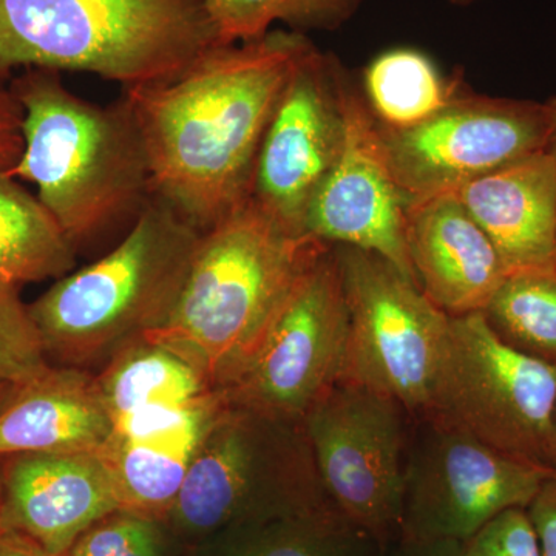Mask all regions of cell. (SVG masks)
Returning a JSON list of instances; mask_svg holds the SVG:
<instances>
[{"mask_svg":"<svg viewBox=\"0 0 556 556\" xmlns=\"http://www.w3.org/2000/svg\"><path fill=\"white\" fill-rule=\"evenodd\" d=\"M0 556H67L51 554L33 541L31 538L22 535V533L9 532L3 530L0 533Z\"/></svg>","mask_w":556,"mask_h":556,"instance_id":"1f68e13d","label":"cell"},{"mask_svg":"<svg viewBox=\"0 0 556 556\" xmlns=\"http://www.w3.org/2000/svg\"><path fill=\"white\" fill-rule=\"evenodd\" d=\"M383 556H464L463 543L457 541L399 540Z\"/></svg>","mask_w":556,"mask_h":556,"instance_id":"4dcf8cb0","label":"cell"},{"mask_svg":"<svg viewBox=\"0 0 556 556\" xmlns=\"http://www.w3.org/2000/svg\"><path fill=\"white\" fill-rule=\"evenodd\" d=\"M556 368L506 345L484 314L450 317L433 415L508 456L552 467Z\"/></svg>","mask_w":556,"mask_h":556,"instance_id":"52a82bcc","label":"cell"},{"mask_svg":"<svg viewBox=\"0 0 556 556\" xmlns=\"http://www.w3.org/2000/svg\"><path fill=\"white\" fill-rule=\"evenodd\" d=\"M464 556H543L527 508H508L463 543Z\"/></svg>","mask_w":556,"mask_h":556,"instance_id":"83f0119b","label":"cell"},{"mask_svg":"<svg viewBox=\"0 0 556 556\" xmlns=\"http://www.w3.org/2000/svg\"><path fill=\"white\" fill-rule=\"evenodd\" d=\"M20 386L21 383L16 382V380L0 375V413L10 404L11 399H13L16 391L20 390Z\"/></svg>","mask_w":556,"mask_h":556,"instance_id":"d6a6232c","label":"cell"},{"mask_svg":"<svg viewBox=\"0 0 556 556\" xmlns=\"http://www.w3.org/2000/svg\"><path fill=\"white\" fill-rule=\"evenodd\" d=\"M551 102L460 97L407 130L380 127L388 163L409 204L456 192L490 172L546 150Z\"/></svg>","mask_w":556,"mask_h":556,"instance_id":"7c38bea8","label":"cell"},{"mask_svg":"<svg viewBox=\"0 0 556 556\" xmlns=\"http://www.w3.org/2000/svg\"><path fill=\"white\" fill-rule=\"evenodd\" d=\"M437 62L415 47H393L364 72V100L380 127L407 130L426 123L456 97Z\"/></svg>","mask_w":556,"mask_h":556,"instance_id":"603a6c76","label":"cell"},{"mask_svg":"<svg viewBox=\"0 0 556 556\" xmlns=\"http://www.w3.org/2000/svg\"><path fill=\"white\" fill-rule=\"evenodd\" d=\"M112 433L97 372L50 365L38 378L21 383L0 413V457L101 452Z\"/></svg>","mask_w":556,"mask_h":556,"instance_id":"d6986e66","label":"cell"},{"mask_svg":"<svg viewBox=\"0 0 556 556\" xmlns=\"http://www.w3.org/2000/svg\"><path fill=\"white\" fill-rule=\"evenodd\" d=\"M482 314L506 345L556 368V270L507 276Z\"/></svg>","mask_w":556,"mask_h":556,"instance_id":"cb8c5ba5","label":"cell"},{"mask_svg":"<svg viewBox=\"0 0 556 556\" xmlns=\"http://www.w3.org/2000/svg\"><path fill=\"white\" fill-rule=\"evenodd\" d=\"M412 422L396 399L350 382L329 388L303 419L329 503L383 548L401 540Z\"/></svg>","mask_w":556,"mask_h":556,"instance_id":"9c48e42d","label":"cell"},{"mask_svg":"<svg viewBox=\"0 0 556 556\" xmlns=\"http://www.w3.org/2000/svg\"><path fill=\"white\" fill-rule=\"evenodd\" d=\"M2 532H3L2 527H0V533H2Z\"/></svg>","mask_w":556,"mask_h":556,"instance_id":"8d00e7d4","label":"cell"},{"mask_svg":"<svg viewBox=\"0 0 556 556\" xmlns=\"http://www.w3.org/2000/svg\"><path fill=\"white\" fill-rule=\"evenodd\" d=\"M175 544L163 521L118 508L89 527L67 556H172Z\"/></svg>","mask_w":556,"mask_h":556,"instance_id":"484cf974","label":"cell"},{"mask_svg":"<svg viewBox=\"0 0 556 556\" xmlns=\"http://www.w3.org/2000/svg\"><path fill=\"white\" fill-rule=\"evenodd\" d=\"M203 230L152 195L109 254L28 305L51 365L102 368L170 316Z\"/></svg>","mask_w":556,"mask_h":556,"instance_id":"277c9868","label":"cell"},{"mask_svg":"<svg viewBox=\"0 0 556 556\" xmlns=\"http://www.w3.org/2000/svg\"><path fill=\"white\" fill-rule=\"evenodd\" d=\"M552 473L437 416L413 417L401 540L466 543L508 508H527Z\"/></svg>","mask_w":556,"mask_h":556,"instance_id":"30bf717a","label":"cell"},{"mask_svg":"<svg viewBox=\"0 0 556 556\" xmlns=\"http://www.w3.org/2000/svg\"><path fill=\"white\" fill-rule=\"evenodd\" d=\"M217 46L204 0H0V80L49 68L144 86Z\"/></svg>","mask_w":556,"mask_h":556,"instance_id":"5b68a950","label":"cell"},{"mask_svg":"<svg viewBox=\"0 0 556 556\" xmlns=\"http://www.w3.org/2000/svg\"><path fill=\"white\" fill-rule=\"evenodd\" d=\"M552 467L556 471V408L554 416V434H552Z\"/></svg>","mask_w":556,"mask_h":556,"instance_id":"e575fe53","label":"cell"},{"mask_svg":"<svg viewBox=\"0 0 556 556\" xmlns=\"http://www.w3.org/2000/svg\"><path fill=\"white\" fill-rule=\"evenodd\" d=\"M97 378L113 426L142 409L181 407L218 391L188 361L146 338L127 343Z\"/></svg>","mask_w":556,"mask_h":556,"instance_id":"ffe728a7","label":"cell"},{"mask_svg":"<svg viewBox=\"0 0 556 556\" xmlns=\"http://www.w3.org/2000/svg\"><path fill=\"white\" fill-rule=\"evenodd\" d=\"M551 102L552 115H554V124H552L551 139H548L547 150L554 160L555 175H556V97L548 100Z\"/></svg>","mask_w":556,"mask_h":556,"instance_id":"836d02e7","label":"cell"},{"mask_svg":"<svg viewBox=\"0 0 556 556\" xmlns=\"http://www.w3.org/2000/svg\"><path fill=\"white\" fill-rule=\"evenodd\" d=\"M313 46L305 33L273 30L214 47L174 79L124 87L153 195L203 232L247 203L274 110Z\"/></svg>","mask_w":556,"mask_h":556,"instance_id":"6da1fadb","label":"cell"},{"mask_svg":"<svg viewBox=\"0 0 556 556\" xmlns=\"http://www.w3.org/2000/svg\"><path fill=\"white\" fill-rule=\"evenodd\" d=\"M453 193L492 241L507 276L556 270V175L547 149Z\"/></svg>","mask_w":556,"mask_h":556,"instance_id":"ac0fdd59","label":"cell"},{"mask_svg":"<svg viewBox=\"0 0 556 556\" xmlns=\"http://www.w3.org/2000/svg\"><path fill=\"white\" fill-rule=\"evenodd\" d=\"M328 510L336 508L318 481L303 422L226 399L190 463L166 526L178 544L195 548L232 527Z\"/></svg>","mask_w":556,"mask_h":556,"instance_id":"8992f818","label":"cell"},{"mask_svg":"<svg viewBox=\"0 0 556 556\" xmlns=\"http://www.w3.org/2000/svg\"><path fill=\"white\" fill-rule=\"evenodd\" d=\"M50 365L20 287L0 280V375L25 383Z\"/></svg>","mask_w":556,"mask_h":556,"instance_id":"4316f807","label":"cell"},{"mask_svg":"<svg viewBox=\"0 0 556 556\" xmlns=\"http://www.w3.org/2000/svg\"><path fill=\"white\" fill-rule=\"evenodd\" d=\"M20 102L24 152L11 177L30 181L76 252L129 230L152 199L144 142L129 105H97L60 72L24 68L11 79Z\"/></svg>","mask_w":556,"mask_h":556,"instance_id":"7a4b0ae2","label":"cell"},{"mask_svg":"<svg viewBox=\"0 0 556 556\" xmlns=\"http://www.w3.org/2000/svg\"><path fill=\"white\" fill-rule=\"evenodd\" d=\"M219 46L268 35L277 22L292 31L338 30L361 9L362 0H204Z\"/></svg>","mask_w":556,"mask_h":556,"instance_id":"d4e9b609","label":"cell"},{"mask_svg":"<svg viewBox=\"0 0 556 556\" xmlns=\"http://www.w3.org/2000/svg\"><path fill=\"white\" fill-rule=\"evenodd\" d=\"M76 254L38 197L0 170V280L20 287L67 276Z\"/></svg>","mask_w":556,"mask_h":556,"instance_id":"44dd1931","label":"cell"},{"mask_svg":"<svg viewBox=\"0 0 556 556\" xmlns=\"http://www.w3.org/2000/svg\"><path fill=\"white\" fill-rule=\"evenodd\" d=\"M350 83L346 75L342 150L311 203L303 233L378 254L417 285L407 248L408 203L388 163L378 121Z\"/></svg>","mask_w":556,"mask_h":556,"instance_id":"5bb4252c","label":"cell"},{"mask_svg":"<svg viewBox=\"0 0 556 556\" xmlns=\"http://www.w3.org/2000/svg\"><path fill=\"white\" fill-rule=\"evenodd\" d=\"M324 247L249 199L204 230L170 316L144 338L225 390L257 353L295 280Z\"/></svg>","mask_w":556,"mask_h":556,"instance_id":"3957f363","label":"cell"},{"mask_svg":"<svg viewBox=\"0 0 556 556\" xmlns=\"http://www.w3.org/2000/svg\"><path fill=\"white\" fill-rule=\"evenodd\" d=\"M121 508L101 452L20 453L0 457V527L67 555L94 522Z\"/></svg>","mask_w":556,"mask_h":556,"instance_id":"9a60e30c","label":"cell"},{"mask_svg":"<svg viewBox=\"0 0 556 556\" xmlns=\"http://www.w3.org/2000/svg\"><path fill=\"white\" fill-rule=\"evenodd\" d=\"M452 5L459 7V9H467V7L473 5L478 0H447Z\"/></svg>","mask_w":556,"mask_h":556,"instance_id":"d590c367","label":"cell"},{"mask_svg":"<svg viewBox=\"0 0 556 556\" xmlns=\"http://www.w3.org/2000/svg\"><path fill=\"white\" fill-rule=\"evenodd\" d=\"M407 248L417 287L450 317L482 313L507 277L492 241L455 193L409 204Z\"/></svg>","mask_w":556,"mask_h":556,"instance_id":"e0dca14e","label":"cell"},{"mask_svg":"<svg viewBox=\"0 0 556 556\" xmlns=\"http://www.w3.org/2000/svg\"><path fill=\"white\" fill-rule=\"evenodd\" d=\"M348 329L338 255L325 244L295 280L257 353L223 394L230 404L303 422L342 376Z\"/></svg>","mask_w":556,"mask_h":556,"instance_id":"8fae6325","label":"cell"},{"mask_svg":"<svg viewBox=\"0 0 556 556\" xmlns=\"http://www.w3.org/2000/svg\"><path fill=\"white\" fill-rule=\"evenodd\" d=\"M225 404L218 390L189 405L142 409L116 420L101 455L115 478L121 508L166 525L190 463Z\"/></svg>","mask_w":556,"mask_h":556,"instance_id":"2e32d148","label":"cell"},{"mask_svg":"<svg viewBox=\"0 0 556 556\" xmlns=\"http://www.w3.org/2000/svg\"><path fill=\"white\" fill-rule=\"evenodd\" d=\"M22 119L24 112L13 91L10 87L0 86V170L9 174L24 152Z\"/></svg>","mask_w":556,"mask_h":556,"instance_id":"f1b7e54d","label":"cell"},{"mask_svg":"<svg viewBox=\"0 0 556 556\" xmlns=\"http://www.w3.org/2000/svg\"><path fill=\"white\" fill-rule=\"evenodd\" d=\"M543 556H556V471L543 482L527 506Z\"/></svg>","mask_w":556,"mask_h":556,"instance_id":"f546056e","label":"cell"},{"mask_svg":"<svg viewBox=\"0 0 556 556\" xmlns=\"http://www.w3.org/2000/svg\"><path fill=\"white\" fill-rule=\"evenodd\" d=\"M345 76L338 58L314 43L289 78L260 146L251 199L300 236L342 150Z\"/></svg>","mask_w":556,"mask_h":556,"instance_id":"4fadbf2b","label":"cell"},{"mask_svg":"<svg viewBox=\"0 0 556 556\" xmlns=\"http://www.w3.org/2000/svg\"><path fill=\"white\" fill-rule=\"evenodd\" d=\"M350 329L339 382L396 399L424 415L450 328V316L415 281L372 252L334 247Z\"/></svg>","mask_w":556,"mask_h":556,"instance_id":"ba28073f","label":"cell"},{"mask_svg":"<svg viewBox=\"0 0 556 556\" xmlns=\"http://www.w3.org/2000/svg\"><path fill=\"white\" fill-rule=\"evenodd\" d=\"M211 544V556H383L387 551L336 510L232 527Z\"/></svg>","mask_w":556,"mask_h":556,"instance_id":"7402d4cb","label":"cell"}]
</instances>
